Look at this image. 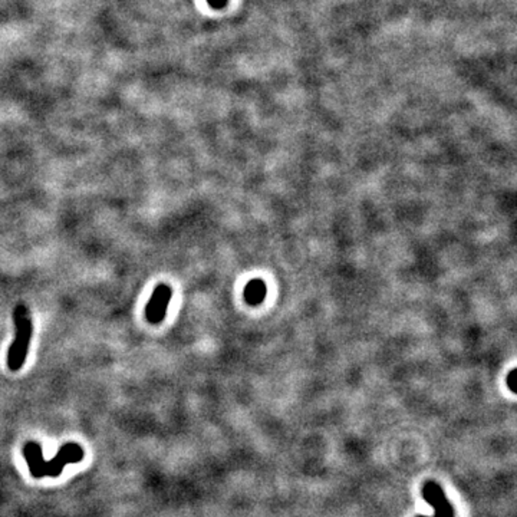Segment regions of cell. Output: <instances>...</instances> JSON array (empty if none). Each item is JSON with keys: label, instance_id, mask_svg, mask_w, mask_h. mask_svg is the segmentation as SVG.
Instances as JSON below:
<instances>
[{"label": "cell", "instance_id": "obj_5", "mask_svg": "<svg viewBox=\"0 0 517 517\" xmlns=\"http://www.w3.org/2000/svg\"><path fill=\"white\" fill-rule=\"evenodd\" d=\"M207 2L210 4L211 8H221V6H225L226 0H207Z\"/></svg>", "mask_w": 517, "mask_h": 517}, {"label": "cell", "instance_id": "obj_6", "mask_svg": "<svg viewBox=\"0 0 517 517\" xmlns=\"http://www.w3.org/2000/svg\"><path fill=\"white\" fill-rule=\"evenodd\" d=\"M514 371H511L510 373V375H508V381H507V384H508V388H510V391L511 393H516V388H514V385H513V381H514Z\"/></svg>", "mask_w": 517, "mask_h": 517}, {"label": "cell", "instance_id": "obj_3", "mask_svg": "<svg viewBox=\"0 0 517 517\" xmlns=\"http://www.w3.org/2000/svg\"><path fill=\"white\" fill-rule=\"evenodd\" d=\"M171 298H173V289L166 283H160L154 289L153 294L150 297V301L146 302L145 307L146 322H150L151 325H160L167 316V309Z\"/></svg>", "mask_w": 517, "mask_h": 517}, {"label": "cell", "instance_id": "obj_2", "mask_svg": "<svg viewBox=\"0 0 517 517\" xmlns=\"http://www.w3.org/2000/svg\"><path fill=\"white\" fill-rule=\"evenodd\" d=\"M14 325H15V339L12 341L8 349L6 363L12 373H18L19 369L23 368L28 359L31 341L33 335V324L26 305H18L15 308Z\"/></svg>", "mask_w": 517, "mask_h": 517}, {"label": "cell", "instance_id": "obj_1", "mask_svg": "<svg viewBox=\"0 0 517 517\" xmlns=\"http://www.w3.org/2000/svg\"><path fill=\"white\" fill-rule=\"evenodd\" d=\"M23 456L28 463L31 474L35 479H43V477H59L65 466L81 463L84 460L85 452L80 444H77V442H66V444H63L59 449L58 454L50 462H46L43 459L42 446L39 442L31 441L26 442L23 447Z\"/></svg>", "mask_w": 517, "mask_h": 517}, {"label": "cell", "instance_id": "obj_4", "mask_svg": "<svg viewBox=\"0 0 517 517\" xmlns=\"http://www.w3.org/2000/svg\"><path fill=\"white\" fill-rule=\"evenodd\" d=\"M422 497L434 508V514L431 517H456L453 504L446 497L444 490L441 489V486L438 483H435L432 480L424 483ZM418 517H425V516H418Z\"/></svg>", "mask_w": 517, "mask_h": 517}]
</instances>
